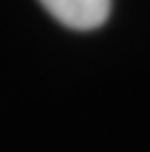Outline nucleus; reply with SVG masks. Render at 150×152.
<instances>
[{
    "label": "nucleus",
    "instance_id": "obj_1",
    "mask_svg": "<svg viewBox=\"0 0 150 152\" xmlns=\"http://www.w3.org/2000/svg\"><path fill=\"white\" fill-rule=\"evenodd\" d=\"M43 7L64 26L76 31H90L105 24L112 0H40Z\"/></svg>",
    "mask_w": 150,
    "mask_h": 152
}]
</instances>
